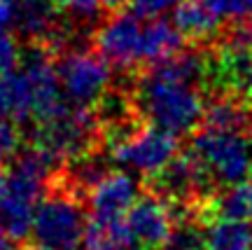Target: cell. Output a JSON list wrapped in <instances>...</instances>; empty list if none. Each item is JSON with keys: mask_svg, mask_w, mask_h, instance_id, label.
I'll return each instance as SVG.
<instances>
[{"mask_svg": "<svg viewBox=\"0 0 252 250\" xmlns=\"http://www.w3.org/2000/svg\"><path fill=\"white\" fill-rule=\"evenodd\" d=\"M185 42L173 21L163 17H138L133 12H117L103 19L94 33V45L110 66L119 71L147 68L178 52Z\"/></svg>", "mask_w": 252, "mask_h": 250, "instance_id": "obj_1", "label": "cell"}, {"mask_svg": "<svg viewBox=\"0 0 252 250\" xmlns=\"http://www.w3.org/2000/svg\"><path fill=\"white\" fill-rule=\"evenodd\" d=\"M63 106L54 56L42 47L28 49L12 71L0 75V119L35 126Z\"/></svg>", "mask_w": 252, "mask_h": 250, "instance_id": "obj_2", "label": "cell"}, {"mask_svg": "<svg viewBox=\"0 0 252 250\" xmlns=\"http://www.w3.org/2000/svg\"><path fill=\"white\" fill-rule=\"evenodd\" d=\"M63 164L52 152L35 143L19 147L2 176L0 187V234L12 241H24L31 234L37 204Z\"/></svg>", "mask_w": 252, "mask_h": 250, "instance_id": "obj_3", "label": "cell"}, {"mask_svg": "<svg viewBox=\"0 0 252 250\" xmlns=\"http://www.w3.org/2000/svg\"><path fill=\"white\" fill-rule=\"evenodd\" d=\"M138 117L173 136H187L203 122L206 96L198 84L166 75L154 66L138 72L131 87Z\"/></svg>", "mask_w": 252, "mask_h": 250, "instance_id": "obj_4", "label": "cell"}, {"mask_svg": "<svg viewBox=\"0 0 252 250\" xmlns=\"http://www.w3.org/2000/svg\"><path fill=\"white\" fill-rule=\"evenodd\" d=\"M89 224L84 197L52 178L31 224L33 250H80Z\"/></svg>", "mask_w": 252, "mask_h": 250, "instance_id": "obj_5", "label": "cell"}, {"mask_svg": "<svg viewBox=\"0 0 252 250\" xmlns=\"http://www.w3.org/2000/svg\"><path fill=\"white\" fill-rule=\"evenodd\" d=\"M189 152L215 187L236 185L252 176V134L203 124L191 138Z\"/></svg>", "mask_w": 252, "mask_h": 250, "instance_id": "obj_6", "label": "cell"}, {"mask_svg": "<svg viewBox=\"0 0 252 250\" xmlns=\"http://www.w3.org/2000/svg\"><path fill=\"white\" fill-rule=\"evenodd\" d=\"M33 143L45 147L61 164H65L87 152L100 150L103 134L91 107H77L65 103L54 115L33 126Z\"/></svg>", "mask_w": 252, "mask_h": 250, "instance_id": "obj_7", "label": "cell"}, {"mask_svg": "<svg viewBox=\"0 0 252 250\" xmlns=\"http://www.w3.org/2000/svg\"><path fill=\"white\" fill-rule=\"evenodd\" d=\"M56 75L65 103L77 107H94L112 84L110 61L98 49H63L56 54Z\"/></svg>", "mask_w": 252, "mask_h": 250, "instance_id": "obj_8", "label": "cell"}, {"mask_svg": "<svg viewBox=\"0 0 252 250\" xmlns=\"http://www.w3.org/2000/svg\"><path fill=\"white\" fill-rule=\"evenodd\" d=\"M105 150L110 154V161L119 164L122 169L131 171L135 176L150 178L178 154V136L140 122L128 134L110 143Z\"/></svg>", "mask_w": 252, "mask_h": 250, "instance_id": "obj_9", "label": "cell"}, {"mask_svg": "<svg viewBox=\"0 0 252 250\" xmlns=\"http://www.w3.org/2000/svg\"><path fill=\"white\" fill-rule=\"evenodd\" d=\"M133 250H163L175 224V208L152 189H145L124 215Z\"/></svg>", "mask_w": 252, "mask_h": 250, "instance_id": "obj_10", "label": "cell"}, {"mask_svg": "<svg viewBox=\"0 0 252 250\" xmlns=\"http://www.w3.org/2000/svg\"><path fill=\"white\" fill-rule=\"evenodd\" d=\"M140 197V185L131 171H108L84 194V204L96 220H119Z\"/></svg>", "mask_w": 252, "mask_h": 250, "instance_id": "obj_11", "label": "cell"}, {"mask_svg": "<svg viewBox=\"0 0 252 250\" xmlns=\"http://www.w3.org/2000/svg\"><path fill=\"white\" fill-rule=\"evenodd\" d=\"M173 24L180 31V36L196 45H213L222 36V24L208 12L198 0H182L173 9Z\"/></svg>", "mask_w": 252, "mask_h": 250, "instance_id": "obj_12", "label": "cell"}, {"mask_svg": "<svg viewBox=\"0 0 252 250\" xmlns=\"http://www.w3.org/2000/svg\"><path fill=\"white\" fill-rule=\"evenodd\" d=\"M224 217V220H252V180H241L236 185H226L206 204V222Z\"/></svg>", "mask_w": 252, "mask_h": 250, "instance_id": "obj_13", "label": "cell"}, {"mask_svg": "<svg viewBox=\"0 0 252 250\" xmlns=\"http://www.w3.org/2000/svg\"><path fill=\"white\" fill-rule=\"evenodd\" d=\"M206 250H252L250 220H208Z\"/></svg>", "mask_w": 252, "mask_h": 250, "instance_id": "obj_14", "label": "cell"}, {"mask_svg": "<svg viewBox=\"0 0 252 250\" xmlns=\"http://www.w3.org/2000/svg\"><path fill=\"white\" fill-rule=\"evenodd\" d=\"M84 250H133L131 236L124 224V217L119 220H96L91 217L87 232L82 239Z\"/></svg>", "mask_w": 252, "mask_h": 250, "instance_id": "obj_15", "label": "cell"}, {"mask_svg": "<svg viewBox=\"0 0 252 250\" xmlns=\"http://www.w3.org/2000/svg\"><path fill=\"white\" fill-rule=\"evenodd\" d=\"M224 28L238 26L252 19V0H198Z\"/></svg>", "mask_w": 252, "mask_h": 250, "instance_id": "obj_16", "label": "cell"}, {"mask_svg": "<svg viewBox=\"0 0 252 250\" xmlns=\"http://www.w3.org/2000/svg\"><path fill=\"white\" fill-rule=\"evenodd\" d=\"M65 17H70L75 24H89L103 12L100 0H56Z\"/></svg>", "mask_w": 252, "mask_h": 250, "instance_id": "obj_17", "label": "cell"}, {"mask_svg": "<svg viewBox=\"0 0 252 250\" xmlns=\"http://www.w3.org/2000/svg\"><path fill=\"white\" fill-rule=\"evenodd\" d=\"M19 61H21V49H19L17 36L0 24V75L12 71Z\"/></svg>", "mask_w": 252, "mask_h": 250, "instance_id": "obj_18", "label": "cell"}, {"mask_svg": "<svg viewBox=\"0 0 252 250\" xmlns=\"http://www.w3.org/2000/svg\"><path fill=\"white\" fill-rule=\"evenodd\" d=\"M21 147V134L17 124H12L7 119H0V166H5L17 157Z\"/></svg>", "mask_w": 252, "mask_h": 250, "instance_id": "obj_19", "label": "cell"}, {"mask_svg": "<svg viewBox=\"0 0 252 250\" xmlns=\"http://www.w3.org/2000/svg\"><path fill=\"white\" fill-rule=\"evenodd\" d=\"M128 9L138 14V17H161L168 9H175V5H180L182 0H124Z\"/></svg>", "mask_w": 252, "mask_h": 250, "instance_id": "obj_20", "label": "cell"}, {"mask_svg": "<svg viewBox=\"0 0 252 250\" xmlns=\"http://www.w3.org/2000/svg\"><path fill=\"white\" fill-rule=\"evenodd\" d=\"M231 36L241 42V45L250 52L252 56V21H245V24H238V26H231V28H226Z\"/></svg>", "mask_w": 252, "mask_h": 250, "instance_id": "obj_21", "label": "cell"}, {"mask_svg": "<svg viewBox=\"0 0 252 250\" xmlns=\"http://www.w3.org/2000/svg\"><path fill=\"white\" fill-rule=\"evenodd\" d=\"M0 250H19V246L9 236H5V234H0Z\"/></svg>", "mask_w": 252, "mask_h": 250, "instance_id": "obj_22", "label": "cell"}, {"mask_svg": "<svg viewBox=\"0 0 252 250\" xmlns=\"http://www.w3.org/2000/svg\"><path fill=\"white\" fill-rule=\"evenodd\" d=\"M122 2H124V0H100L103 9H110V12H115V9H117Z\"/></svg>", "mask_w": 252, "mask_h": 250, "instance_id": "obj_23", "label": "cell"}, {"mask_svg": "<svg viewBox=\"0 0 252 250\" xmlns=\"http://www.w3.org/2000/svg\"><path fill=\"white\" fill-rule=\"evenodd\" d=\"M0 187H2V173H0Z\"/></svg>", "mask_w": 252, "mask_h": 250, "instance_id": "obj_24", "label": "cell"}]
</instances>
